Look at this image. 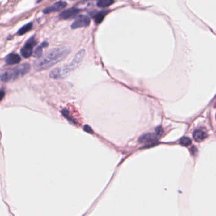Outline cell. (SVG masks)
I'll return each mask as SVG.
<instances>
[{
  "label": "cell",
  "instance_id": "6da1fadb",
  "mask_svg": "<svg viewBox=\"0 0 216 216\" xmlns=\"http://www.w3.org/2000/svg\"><path fill=\"white\" fill-rule=\"evenodd\" d=\"M70 52V49L67 46L53 48L36 60L33 64L34 67L38 71L47 70L64 60L69 55Z\"/></svg>",
  "mask_w": 216,
  "mask_h": 216
},
{
  "label": "cell",
  "instance_id": "7a4b0ae2",
  "mask_svg": "<svg viewBox=\"0 0 216 216\" xmlns=\"http://www.w3.org/2000/svg\"><path fill=\"white\" fill-rule=\"evenodd\" d=\"M31 69L29 63H23L20 66L10 69L4 72L1 76V80L3 82H11L18 79L27 74Z\"/></svg>",
  "mask_w": 216,
  "mask_h": 216
},
{
  "label": "cell",
  "instance_id": "3957f363",
  "mask_svg": "<svg viewBox=\"0 0 216 216\" xmlns=\"http://www.w3.org/2000/svg\"><path fill=\"white\" fill-rule=\"evenodd\" d=\"M71 71H72V70L70 67L69 65H65L60 67L55 68L52 70L49 74V77L55 79H64Z\"/></svg>",
  "mask_w": 216,
  "mask_h": 216
},
{
  "label": "cell",
  "instance_id": "277c9868",
  "mask_svg": "<svg viewBox=\"0 0 216 216\" xmlns=\"http://www.w3.org/2000/svg\"><path fill=\"white\" fill-rule=\"evenodd\" d=\"M37 44L36 41L35 40L34 37H32L25 43L24 46L21 49V54L22 57L25 58H29L32 54L33 48Z\"/></svg>",
  "mask_w": 216,
  "mask_h": 216
},
{
  "label": "cell",
  "instance_id": "5b68a950",
  "mask_svg": "<svg viewBox=\"0 0 216 216\" xmlns=\"http://www.w3.org/2000/svg\"><path fill=\"white\" fill-rule=\"evenodd\" d=\"M90 23V19L87 16L81 15L76 17L75 20L71 25V28L72 29H76L81 28H85L88 26Z\"/></svg>",
  "mask_w": 216,
  "mask_h": 216
},
{
  "label": "cell",
  "instance_id": "8992f818",
  "mask_svg": "<svg viewBox=\"0 0 216 216\" xmlns=\"http://www.w3.org/2000/svg\"><path fill=\"white\" fill-rule=\"evenodd\" d=\"M67 6V3L63 1H59L53 5H51L50 6L45 8L43 10L44 14H49V13L55 12V11H59L61 10L64 9Z\"/></svg>",
  "mask_w": 216,
  "mask_h": 216
},
{
  "label": "cell",
  "instance_id": "52a82bcc",
  "mask_svg": "<svg viewBox=\"0 0 216 216\" xmlns=\"http://www.w3.org/2000/svg\"><path fill=\"white\" fill-rule=\"evenodd\" d=\"M79 12H80L79 9L70 8L61 12L60 15V18L63 20L72 19L76 17V16L79 14Z\"/></svg>",
  "mask_w": 216,
  "mask_h": 216
},
{
  "label": "cell",
  "instance_id": "ba28073f",
  "mask_svg": "<svg viewBox=\"0 0 216 216\" xmlns=\"http://www.w3.org/2000/svg\"><path fill=\"white\" fill-rule=\"evenodd\" d=\"M85 56V51L84 49L80 50L79 52L75 55L74 59L69 63L72 70H75L76 68H78L81 63L84 57Z\"/></svg>",
  "mask_w": 216,
  "mask_h": 216
},
{
  "label": "cell",
  "instance_id": "9c48e42d",
  "mask_svg": "<svg viewBox=\"0 0 216 216\" xmlns=\"http://www.w3.org/2000/svg\"><path fill=\"white\" fill-rule=\"evenodd\" d=\"M160 135V131L157 130L156 133L155 134H145L139 138V142L142 143H148L151 142L155 140L157 136Z\"/></svg>",
  "mask_w": 216,
  "mask_h": 216
},
{
  "label": "cell",
  "instance_id": "30bf717a",
  "mask_svg": "<svg viewBox=\"0 0 216 216\" xmlns=\"http://www.w3.org/2000/svg\"><path fill=\"white\" fill-rule=\"evenodd\" d=\"M20 61L21 58L20 56L15 53H11L8 55L5 59V62L8 65L17 64Z\"/></svg>",
  "mask_w": 216,
  "mask_h": 216
},
{
  "label": "cell",
  "instance_id": "8fae6325",
  "mask_svg": "<svg viewBox=\"0 0 216 216\" xmlns=\"http://www.w3.org/2000/svg\"><path fill=\"white\" fill-rule=\"evenodd\" d=\"M193 138L195 141L200 142L204 140L207 137V134L205 132L202 130H196L193 133Z\"/></svg>",
  "mask_w": 216,
  "mask_h": 216
},
{
  "label": "cell",
  "instance_id": "7c38bea8",
  "mask_svg": "<svg viewBox=\"0 0 216 216\" xmlns=\"http://www.w3.org/2000/svg\"><path fill=\"white\" fill-rule=\"evenodd\" d=\"M107 11L104 10V11H101L100 12H98V13H96V14L94 16V20H95V22L96 23V24H99L101 22L103 21V20L104 19L105 15H107Z\"/></svg>",
  "mask_w": 216,
  "mask_h": 216
},
{
  "label": "cell",
  "instance_id": "4fadbf2b",
  "mask_svg": "<svg viewBox=\"0 0 216 216\" xmlns=\"http://www.w3.org/2000/svg\"><path fill=\"white\" fill-rule=\"evenodd\" d=\"M114 3V0H99L97 2V6L100 8H105L112 5Z\"/></svg>",
  "mask_w": 216,
  "mask_h": 216
},
{
  "label": "cell",
  "instance_id": "5bb4252c",
  "mask_svg": "<svg viewBox=\"0 0 216 216\" xmlns=\"http://www.w3.org/2000/svg\"><path fill=\"white\" fill-rule=\"evenodd\" d=\"M32 28V23H29L26 25H23V26L17 32V34L19 35H23L25 33H27L28 32H29L30 30H31Z\"/></svg>",
  "mask_w": 216,
  "mask_h": 216
},
{
  "label": "cell",
  "instance_id": "9a60e30c",
  "mask_svg": "<svg viewBox=\"0 0 216 216\" xmlns=\"http://www.w3.org/2000/svg\"><path fill=\"white\" fill-rule=\"evenodd\" d=\"M44 47L41 45L40 46H38L36 49L35 51L33 53V56L34 57H36L37 58H40L41 56H42V52H43V48Z\"/></svg>",
  "mask_w": 216,
  "mask_h": 216
},
{
  "label": "cell",
  "instance_id": "2e32d148",
  "mask_svg": "<svg viewBox=\"0 0 216 216\" xmlns=\"http://www.w3.org/2000/svg\"><path fill=\"white\" fill-rule=\"evenodd\" d=\"M191 143H192L191 139L187 137H184L181 138L180 140V144L183 146H188L191 144Z\"/></svg>",
  "mask_w": 216,
  "mask_h": 216
},
{
  "label": "cell",
  "instance_id": "e0dca14e",
  "mask_svg": "<svg viewBox=\"0 0 216 216\" xmlns=\"http://www.w3.org/2000/svg\"><path fill=\"white\" fill-rule=\"evenodd\" d=\"M84 130L88 133H93V131H92L91 128H90V127L88 125H85L84 126Z\"/></svg>",
  "mask_w": 216,
  "mask_h": 216
},
{
  "label": "cell",
  "instance_id": "ac0fdd59",
  "mask_svg": "<svg viewBox=\"0 0 216 216\" xmlns=\"http://www.w3.org/2000/svg\"><path fill=\"white\" fill-rule=\"evenodd\" d=\"M3 89L2 90V99L3 98Z\"/></svg>",
  "mask_w": 216,
  "mask_h": 216
},
{
  "label": "cell",
  "instance_id": "d6986e66",
  "mask_svg": "<svg viewBox=\"0 0 216 216\" xmlns=\"http://www.w3.org/2000/svg\"><path fill=\"white\" fill-rule=\"evenodd\" d=\"M42 1V0H36V2L37 3H39V2H41Z\"/></svg>",
  "mask_w": 216,
  "mask_h": 216
}]
</instances>
